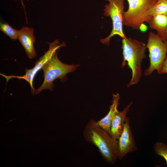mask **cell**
<instances>
[{"label": "cell", "mask_w": 167, "mask_h": 167, "mask_svg": "<svg viewBox=\"0 0 167 167\" xmlns=\"http://www.w3.org/2000/svg\"><path fill=\"white\" fill-rule=\"evenodd\" d=\"M86 141L96 147L103 159L107 163L114 165L118 159V141L102 129L96 121L90 119L83 131Z\"/></svg>", "instance_id": "6da1fadb"}, {"label": "cell", "mask_w": 167, "mask_h": 167, "mask_svg": "<svg viewBox=\"0 0 167 167\" xmlns=\"http://www.w3.org/2000/svg\"><path fill=\"white\" fill-rule=\"evenodd\" d=\"M153 147L156 154L161 156L165 159L167 166V145L163 143L156 142Z\"/></svg>", "instance_id": "9a60e30c"}, {"label": "cell", "mask_w": 167, "mask_h": 167, "mask_svg": "<svg viewBox=\"0 0 167 167\" xmlns=\"http://www.w3.org/2000/svg\"><path fill=\"white\" fill-rule=\"evenodd\" d=\"M120 99L118 93L113 94L112 104L109 106V110L107 114L100 120L97 121L98 125L109 134L111 125L114 118L119 112L118 109Z\"/></svg>", "instance_id": "8fae6325"}, {"label": "cell", "mask_w": 167, "mask_h": 167, "mask_svg": "<svg viewBox=\"0 0 167 167\" xmlns=\"http://www.w3.org/2000/svg\"><path fill=\"white\" fill-rule=\"evenodd\" d=\"M109 3L105 6L104 15L109 16L113 24V28L110 34L106 38L101 39L100 42L107 45L109 44L110 40L115 35L122 38L126 37L123 30V14L125 7V0H105Z\"/></svg>", "instance_id": "8992f818"}, {"label": "cell", "mask_w": 167, "mask_h": 167, "mask_svg": "<svg viewBox=\"0 0 167 167\" xmlns=\"http://www.w3.org/2000/svg\"><path fill=\"white\" fill-rule=\"evenodd\" d=\"M147 23L151 28L156 31L157 34L164 41L167 42V15L153 16Z\"/></svg>", "instance_id": "7c38bea8"}, {"label": "cell", "mask_w": 167, "mask_h": 167, "mask_svg": "<svg viewBox=\"0 0 167 167\" xmlns=\"http://www.w3.org/2000/svg\"><path fill=\"white\" fill-rule=\"evenodd\" d=\"M160 74H167V54L162 64Z\"/></svg>", "instance_id": "2e32d148"}, {"label": "cell", "mask_w": 167, "mask_h": 167, "mask_svg": "<svg viewBox=\"0 0 167 167\" xmlns=\"http://www.w3.org/2000/svg\"><path fill=\"white\" fill-rule=\"evenodd\" d=\"M21 0V4L22 5V6H23L24 8V3H23V0ZM27 1H29V0H27Z\"/></svg>", "instance_id": "ac0fdd59"}, {"label": "cell", "mask_w": 167, "mask_h": 167, "mask_svg": "<svg viewBox=\"0 0 167 167\" xmlns=\"http://www.w3.org/2000/svg\"><path fill=\"white\" fill-rule=\"evenodd\" d=\"M123 61L121 66L123 68L127 65L132 71V77L127 87L137 84L142 75L141 64L146 58L145 51L146 44L131 38L126 37L122 40Z\"/></svg>", "instance_id": "7a4b0ae2"}, {"label": "cell", "mask_w": 167, "mask_h": 167, "mask_svg": "<svg viewBox=\"0 0 167 167\" xmlns=\"http://www.w3.org/2000/svg\"><path fill=\"white\" fill-rule=\"evenodd\" d=\"M127 0L129 7L123 13V25L134 29H140L141 25L152 17L148 15V11L157 0Z\"/></svg>", "instance_id": "277c9868"}, {"label": "cell", "mask_w": 167, "mask_h": 167, "mask_svg": "<svg viewBox=\"0 0 167 167\" xmlns=\"http://www.w3.org/2000/svg\"><path fill=\"white\" fill-rule=\"evenodd\" d=\"M132 104V101L130 102L122 111H119L113 119L109 134L114 139L118 140L122 132L126 115Z\"/></svg>", "instance_id": "30bf717a"}, {"label": "cell", "mask_w": 167, "mask_h": 167, "mask_svg": "<svg viewBox=\"0 0 167 167\" xmlns=\"http://www.w3.org/2000/svg\"><path fill=\"white\" fill-rule=\"evenodd\" d=\"M47 43L49 47L48 50L36 62L33 68L31 69L26 68L25 69V73L24 75L20 76L11 75L7 76L2 74H0V75L6 78L7 82L10 79L13 78L25 80L29 84L31 93L34 95L35 93L36 89L33 87V82L34 77L37 73L40 70L42 69L44 65L56 53L58 49L61 47L65 45V43H63L61 44H59L58 39L55 40L52 42Z\"/></svg>", "instance_id": "52a82bcc"}, {"label": "cell", "mask_w": 167, "mask_h": 167, "mask_svg": "<svg viewBox=\"0 0 167 167\" xmlns=\"http://www.w3.org/2000/svg\"><path fill=\"white\" fill-rule=\"evenodd\" d=\"M148 14L152 17L160 15H167V0H157L149 10Z\"/></svg>", "instance_id": "4fadbf2b"}, {"label": "cell", "mask_w": 167, "mask_h": 167, "mask_svg": "<svg viewBox=\"0 0 167 167\" xmlns=\"http://www.w3.org/2000/svg\"><path fill=\"white\" fill-rule=\"evenodd\" d=\"M34 32V28L29 27L23 26L19 30L18 39L29 59L37 57L34 46L36 41Z\"/></svg>", "instance_id": "9c48e42d"}, {"label": "cell", "mask_w": 167, "mask_h": 167, "mask_svg": "<svg viewBox=\"0 0 167 167\" xmlns=\"http://www.w3.org/2000/svg\"><path fill=\"white\" fill-rule=\"evenodd\" d=\"M79 66V64L69 65L62 63L58 59L57 53H55L42 68L44 81L36 89L35 94H38L43 90L53 91L55 80L59 79L63 82H66L67 79L66 74L74 71Z\"/></svg>", "instance_id": "3957f363"}, {"label": "cell", "mask_w": 167, "mask_h": 167, "mask_svg": "<svg viewBox=\"0 0 167 167\" xmlns=\"http://www.w3.org/2000/svg\"><path fill=\"white\" fill-rule=\"evenodd\" d=\"M147 29V27L144 24L141 25L140 28V30L141 31L145 32L146 31Z\"/></svg>", "instance_id": "e0dca14e"}, {"label": "cell", "mask_w": 167, "mask_h": 167, "mask_svg": "<svg viewBox=\"0 0 167 167\" xmlns=\"http://www.w3.org/2000/svg\"><path fill=\"white\" fill-rule=\"evenodd\" d=\"M146 47L149 52L150 65L146 69L144 74L146 76L151 75L156 70L160 74L161 70L167 54V42L164 41L159 35L150 32Z\"/></svg>", "instance_id": "5b68a950"}, {"label": "cell", "mask_w": 167, "mask_h": 167, "mask_svg": "<svg viewBox=\"0 0 167 167\" xmlns=\"http://www.w3.org/2000/svg\"><path fill=\"white\" fill-rule=\"evenodd\" d=\"M130 118L127 117L124 129L118 139V159L122 160L130 152H133L137 149L130 124Z\"/></svg>", "instance_id": "ba28073f"}, {"label": "cell", "mask_w": 167, "mask_h": 167, "mask_svg": "<svg viewBox=\"0 0 167 167\" xmlns=\"http://www.w3.org/2000/svg\"><path fill=\"white\" fill-rule=\"evenodd\" d=\"M0 30L13 41L18 39L19 30L13 28L6 22H0Z\"/></svg>", "instance_id": "5bb4252c"}]
</instances>
